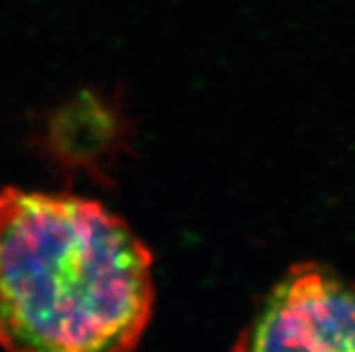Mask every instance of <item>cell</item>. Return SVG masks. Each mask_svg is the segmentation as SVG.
I'll list each match as a JSON object with an SVG mask.
<instances>
[{
    "instance_id": "obj_1",
    "label": "cell",
    "mask_w": 355,
    "mask_h": 352,
    "mask_svg": "<svg viewBox=\"0 0 355 352\" xmlns=\"http://www.w3.org/2000/svg\"><path fill=\"white\" fill-rule=\"evenodd\" d=\"M148 246L99 201L0 192V345L132 352L152 320Z\"/></svg>"
},
{
    "instance_id": "obj_2",
    "label": "cell",
    "mask_w": 355,
    "mask_h": 352,
    "mask_svg": "<svg viewBox=\"0 0 355 352\" xmlns=\"http://www.w3.org/2000/svg\"><path fill=\"white\" fill-rule=\"evenodd\" d=\"M231 352H355V284L315 264L291 268Z\"/></svg>"
}]
</instances>
